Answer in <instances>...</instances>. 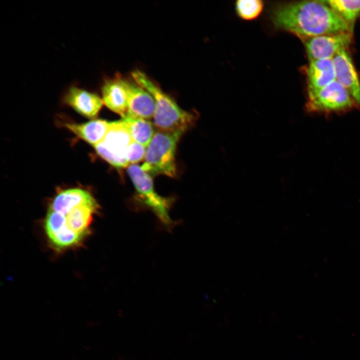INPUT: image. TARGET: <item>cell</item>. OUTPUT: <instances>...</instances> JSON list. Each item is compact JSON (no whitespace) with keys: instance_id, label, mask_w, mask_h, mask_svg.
Listing matches in <instances>:
<instances>
[{"instance_id":"1","label":"cell","mask_w":360,"mask_h":360,"mask_svg":"<svg viewBox=\"0 0 360 360\" xmlns=\"http://www.w3.org/2000/svg\"><path fill=\"white\" fill-rule=\"evenodd\" d=\"M270 18L276 28L290 32L302 39L343 32L352 33L349 26L322 0H302L280 4Z\"/></svg>"},{"instance_id":"2","label":"cell","mask_w":360,"mask_h":360,"mask_svg":"<svg viewBox=\"0 0 360 360\" xmlns=\"http://www.w3.org/2000/svg\"><path fill=\"white\" fill-rule=\"evenodd\" d=\"M99 208L96 202L63 212L48 208L44 228L52 247L60 251L79 246L90 232L94 216Z\"/></svg>"},{"instance_id":"3","label":"cell","mask_w":360,"mask_h":360,"mask_svg":"<svg viewBox=\"0 0 360 360\" xmlns=\"http://www.w3.org/2000/svg\"><path fill=\"white\" fill-rule=\"evenodd\" d=\"M132 78L152 96L155 102L153 116L154 126L160 130L184 133L196 120V116L180 108L172 98L144 72L136 70Z\"/></svg>"},{"instance_id":"4","label":"cell","mask_w":360,"mask_h":360,"mask_svg":"<svg viewBox=\"0 0 360 360\" xmlns=\"http://www.w3.org/2000/svg\"><path fill=\"white\" fill-rule=\"evenodd\" d=\"M181 132L159 130L155 132L146 148L142 169L150 176H176V151Z\"/></svg>"},{"instance_id":"5","label":"cell","mask_w":360,"mask_h":360,"mask_svg":"<svg viewBox=\"0 0 360 360\" xmlns=\"http://www.w3.org/2000/svg\"><path fill=\"white\" fill-rule=\"evenodd\" d=\"M128 173L142 203L155 214L166 228H172L174 222L168 214L172 200L160 196L156 192L151 176L144 170L141 166L130 164L128 168Z\"/></svg>"},{"instance_id":"6","label":"cell","mask_w":360,"mask_h":360,"mask_svg":"<svg viewBox=\"0 0 360 360\" xmlns=\"http://www.w3.org/2000/svg\"><path fill=\"white\" fill-rule=\"evenodd\" d=\"M132 141L122 119L110 122L106 136L94 148L97 154L110 164L116 168H124L129 164L126 152Z\"/></svg>"},{"instance_id":"7","label":"cell","mask_w":360,"mask_h":360,"mask_svg":"<svg viewBox=\"0 0 360 360\" xmlns=\"http://www.w3.org/2000/svg\"><path fill=\"white\" fill-rule=\"evenodd\" d=\"M356 107L352 96L336 80L308 100L306 104L308 112L325 114L346 112Z\"/></svg>"},{"instance_id":"8","label":"cell","mask_w":360,"mask_h":360,"mask_svg":"<svg viewBox=\"0 0 360 360\" xmlns=\"http://www.w3.org/2000/svg\"><path fill=\"white\" fill-rule=\"evenodd\" d=\"M352 34L343 32L323 34L305 40V49L309 61L332 59L340 50L350 44Z\"/></svg>"},{"instance_id":"9","label":"cell","mask_w":360,"mask_h":360,"mask_svg":"<svg viewBox=\"0 0 360 360\" xmlns=\"http://www.w3.org/2000/svg\"><path fill=\"white\" fill-rule=\"evenodd\" d=\"M336 80L348 92L360 108V80L346 48L340 50L332 58Z\"/></svg>"},{"instance_id":"10","label":"cell","mask_w":360,"mask_h":360,"mask_svg":"<svg viewBox=\"0 0 360 360\" xmlns=\"http://www.w3.org/2000/svg\"><path fill=\"white\" fill-rule=\"evenodd\" d=\"M62 102L88 118H95L104 104L102 98L98 94L75 85L70 86L65 91Z\"/></svg>"},{"instance_id":"11","label":"cell","mask_w":360,"mask_h":360,"mask_svg":"<svg viewBox=\"0 0 360 360\" xmlns=\"http://www.w3.org/2000/svg\"><path fill=\"white\" fill-rule=\"evenodd\" d=\"M104 104L113 112L124 117L127 114L128 94L126 78L120 74L105 78L100 86Z\"/></svg>"},{"instance_id":"12","label":"cell","mask_w":360,"mask_h":360,"mask_svg":"<svg viewBox=\"0 0 360 360\" xmlns=\"http://www.w3.org/2000/svg\"><path fill=\"white\" fill-rule=\"evenodd\" d=\"M126 81L128 94L126 116L146 120L153 118L155 102L151 94L133 79Z\"/></svg>"},{"instance_id":"13","label":"cell","mask_w":360,"mask_h":360,"mask_svg":"<svg viewBox=\"0 0 360 360\" xmlns=\"http://www.w3.org/2000/svg\"><path fill=\"white\" fill-rule=\"evenodd\" d=\"M308 100L312 98L320 90L336 80L332 59L309 61L306 69Z\"/></svg>"},{"instance_id":"14","label":"cell","mask_w":360,"mask_h":360,"mask_svg":"<svg viewBox=\"0 0 360 360\" xmlns=\"http://www.w3.org/2000/svg\"><path fill=\"white\" fill-rule=\"evenodd\" d=\"M110 122L102 120H94L84 124H66V128L78 136L94 146L106 136Z\"/></svg>"},{"instance_id":"15","label":"cell","mask_w":360,"mask_h":360,"mask_svg":"<svg viewBox=\"0 0 360 360\" xmlns=\"http://www.w3.org/2000/svg\"><path fill=\"white\" fill-rule=\"evenodd\" d=\"M96 202V200L92 194L85 190L80 188L68 189L59 192L53 199L48 208L56 212H63L80 204Z\"/></svg>"},{"instance_id":"16","label":"cell","mask_w":360,"mask_h":360,"mask_svg":"<svg viewBox=\"0 0 360 360\" xmlns=\"http://www.w3.org/2000/svg\"><path fill=\"white\" fill-rule=\"evenodd\" d=\"M122 120L132 140L146 148L156 132L152 124L146 119L128 116Z\"/></svg>"},{"instance_id":"17","label":"cell","mask_w":360,"mask_h":360,"mask_svg":"<svg viewBox=\"0 0 360 360\" xmlns=\"http://www.w3.org/2000/svg\"><path fill=\"white\" fill-rule=\"evenodd\" d=\"M322 1L344 20L352 32L355 22L360 16V0Z\"/></svg>"},{"instance_id":"18","label":"cell","mask_w":360,"mask_h":360,"mask_svg":"<svg viewBox=\"0 0 360 360\" xmlns=\"http://www.w3.org/2000/svg\"><path fill=\"white\" fill-rule=\"evenodd\" d=\"M264 4L260 0H238L236 4L238 15L244 20H252L260 16Z\"/></svg>"},{"instance_id":"19","label":"cell","mask_w":360,"mask_h":360,"mask_svg":"<svg viewBox=\"0 0 360 360\" xmlns=\"http://www.w3.org/2000/svg\"><path fill=\"white\" fill-rule=\"evenodd\" d=\"M146 152V146L132 141L126 148V158L129 164H136L144 160Z\"/></svg>"}]
</instances>
